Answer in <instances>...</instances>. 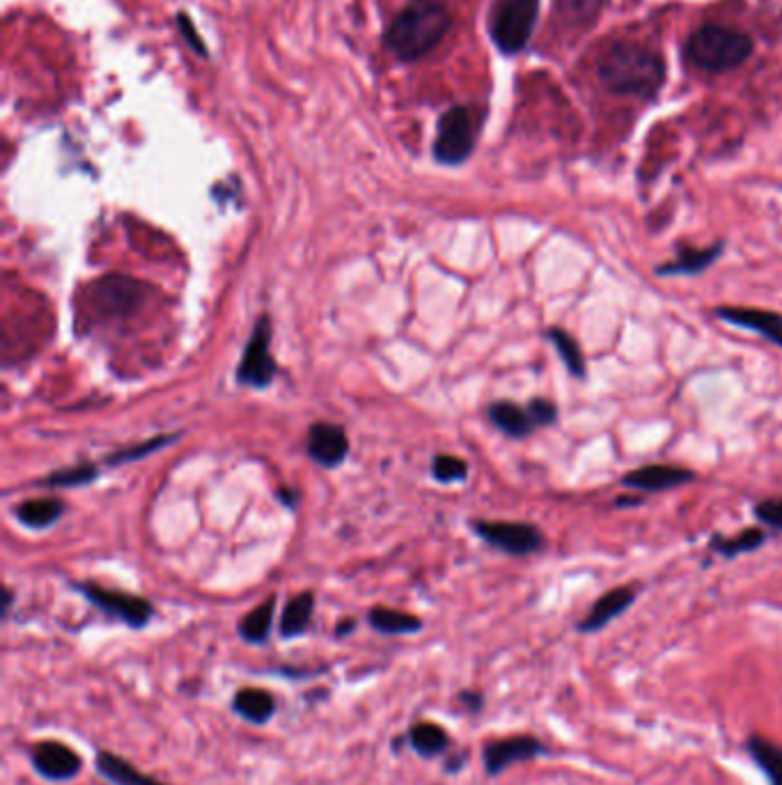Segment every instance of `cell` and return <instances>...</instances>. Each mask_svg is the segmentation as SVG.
Returning <instances> with one entry per match:
<instances>
[{
  "label": "cell",
  "mask_w": 782,
  "mask_h": 785,
  "mask_svg": "<svg viewBox=\"0 0 782 785\" xmlns=\"http://www.w3.org/2000/svg\"><path fill=\"white\" fill-rule=\"evenodd\" d=\"M33 770L48 783H67L83 770V755L65 742L46 740L31 749Z\"/></svg>",
  "instance_id": "10"
},
{
  "label": "cell",
  "mask_w": 782,
  "mask_h": 785,
  "mask_svg": "<svg viewBox=\"0 0 782 785\" xmlns=\"http://www.w3.org/2000/svg\"><path fill=\"white\" fill-rule=\"evenodd\" d=\"M544 753L546 747L535 736H510L487 742L482 749V763L487 776H501L512 765L535 761V758Z\"/></svg>",
  "instance_id": "9"
},
{
  "label": "cell",
  "mask_w": 782,
  "mask_h": 785,
  "mask_svg": "<svg viewBox=\"0 0 782 785\" xmlns=\"http://www.w3.org/2000/svg\"><path fill=\"white\" fill-rule=\"evenodd\" d=\"M276 597H269L265 605L255 607L239 622V637L246 643H265L273 630V613H276Z\"/></svg>",
  "instance_id": "27"
},
{
  "label": "cell",
  "mask_w": 782,
  "mask_h": 785,
  "mask_svg": "<svg viewBox=\"0 0 782 785\" xmlns=\"http://www.w3.org/2000/svg\"><path fill=\"white\" fill-rule=\"evenodd\" d=\"M755 519H758L762 527L782 531V499L760 501L758 506H755Z\"/></svg>",
  "instance_id": "32"
},
{
  "label": "cell",
  "mask_w": 782,
  "mask_h": 785,
  "mask_svg": "<svg viewBox=\"0 0 782 785\" xmlns=\"http://www.w3.org/2000/svg\"><path fill=\"white\" fill-rule=\"evenodd\" d=\"M489 421L510 439H526L535 430H539L530 409H528V405L521 407V405L510 402V400L493 402L489 407Z\"/></svg>",
  "instance_id": "19"
},
{
  "label": "cell",
  "mask_w": 782,
  "mask_h": 785,
  "mask_svg": "<svg viewBox=\"0 0 782 785\" xmlns=\"http://www.w3.org/2000/svg\"><path fill=\"white\" fill-rule=\"evenodd\" d=\"M145 297V287L126 276H111L103 278L92 287V301L94 308L101 310L103 316H126L134 308L141 306Z\"/></svg>",
  "instance_id": "11"
},
{
  "label": "cell",
  "mask_w": 782,
  "mask_h": 785,
  "mask_svg": "<svg viewBox=\"0 0 782 785\" xmlns=\"http://www.w3.org/2000/svg\"><path fill=\"white\" fill-rule=\"evenodd\" d=\"M714 316L739 329L762 335L767 343L782 347V316L764 308H750V306H718Z\"/></svg>",
  "instance_id": "12"
},
{
  "label": "cell",
  "mask_w": 782,
  "mask_h": 785,
  "mask_svg": "<svg viewBox=\"0 0 782 785\" xmlns=\"http://www.w3.org/2000/svg\"><path fill=\"white\" fill-rule=\"evenodd\" d=\"M769 540V533L764 529H744L737 535H714L710 542V549L714 554H720L723 559H737L741 554H752L758 552L760 546H764Z\"/></svg>",
  "instance_id": "24"
},
{
  "label": "cell",
  "mask_w": 782,
  "mask_h": 785,
  "mask_svg": "<svg viewBox=\"0 0 782 785\" xmlns=\"http://www.w3.org/2000/svg\"><path fill=\"white\" fill-rule=\"evenodd\" d=\"M271 322L259 318L253 327L250 340L244 350L242 365L237 368V382L250 388H267L276 377V363L271 358Z\"/></svg>",
  "instance_id": "8"
},
{
  "label": "cell",
  "mask_w": 782,
  "mask_h": 785,
  "mask_svg": "<svg viewBox=\"0 0 782 785\" xmlns=\"http://www.w3.org/2000/svg\"><path fill=\"white\" fill-rule=\"evenodd\" d=\"M432 476L438 483H461L468 476V464L455 455H436L432 462Z\"/></svg>",
  "instance_id": "28"
},
{
  "label": "cell",
  "mask_w": 782,
  "mask_h": 785,
  "mask_svg": "<svg viewBox=\"0 0 782 785\" xmlns=\"http://www.w3.org/2000/svg\"><path fill=\"white\" fill-rule=\"evenodd\" d=\"M94 770L101 778H107L111 785H168L149 774H143L134 763L124 761L122 755L99 749L94 755Z\"/></svg>",
  "instance_id": "17"
},
{
  "label": "cell",
  "mask_w": 782,
  "mask_h": 785,
  "mask_svg": "<svg viewBox=\"0 0 782 785\" xmlns=\"http://www.w3.org/2000/svg\"><path fill=\"white\" fill-rule=\"evenodd\" d=\"M466 758H468V753H463L461 758H459V753L453 755V758H448V761H446V772H448V774L461 772V767H463V763H466Z\"/></svg>",
  "instance_id": "35"
},
{
  "label": "cell",
  "mask_w": 782,
  "mask_h": 785,
  "mask_svg": "<svg viewBox=\"0 0 782 785\" xmlns=\"http://www.w3.org/2000/svg\"><path fill=\"white\" fill-rule=\"evenodd\" d=\"M406 742L409 747L423 755V758H438L448 755L453 747V738L448 736V730L434 723V721H418L406 730Z\"/></svg>",
  "instance_id": "20"
},
{
  "label": "cell",
  "mask_w": 782,
  "mask_h": 785,
  "mask_svg": "<svg viewBox=\"0 0 782 785\" xmlns=\"http://www.w3.org/2000/svg\"><path fill=\"white\" fill-rule=\"evenodd\" d=\"M65 515V504L60 499H31L19 506L16 517L23 527L48 529Z\"/></svg>",
  "instance_id": "26"
},
{
  "label": "cell",
  "mask_w": 782,
  "mask_h": 785,
  "mask_svg": "<svg viewBox=\"0 0 782 785\" xmlns=\"http://www.w3.org/2000/svg\"><path fill=\"white\" fill-rule=\"evenodd\" d=\"M693 480H695V474L691 468L677 466V464H645L640 468L629 471V474L622 478V485L627 489H634V491L657 494V491L684 487Z\"/></svg>",
  "instance_id": "13"
},
{
  "label": "cell",
  "mask_w": 782,
  "mask_h": 785,
  "mask_svg": "<svg viewBox=\"0 0 782 785\" xmlns=\"http://www.w3.org/2000/svg\"><path fill=\"white\" fill-rule=\"evenodd\" d=\"M354 630H356V620H354V618H349V620H343L340 624H337V630H335V637H337V639H343V637L351 634Z\"/></svg>",
  "instance_id": "36"
},
{
  "label": "cell",
  "mask_w": 782,
  "mask_h": 785,
  "mask_svg": "<svg viewBox=\"0 0 782 785\" xmlns=\"http://www.w3.org/2000/svg\"><path fill=\"white\" fill-rule=\"evenodd\" d=\"M476 533L499 552L510 556H533L544 549V533L526 521H473Z\"/></svg>",
  "instance_id": "7"
},
{
  "label": "cell",
  "mask_w": 782,
  "mask_h": 785,
  "mask_svg": "<svg viewBox=\"0 0 782 785\" xmlns=\"http://www.w3.org/2000/svg\"><path fill=\"white\" fill-rule=\"evenodd\" d=\"M370 627L379 634L388 637H402V634H418L423 630V620L415 618L411 613L388 609V607H375L368 616Z\"/></svg>",
  "instance_id": "25"
},
{
  "label": "cell",
  "mask_w": 782,
  "mask_h": 785,
  "mask_svg": "<svg viewBox=\"0 0 782 785\" xmlns=\"http://www.w3.org/2000/svg\"><path fill=\"white\" fill-rule=\"evenodd\" d=\"M480 134V115L473 107H453L438 120L434 156L446 166H459L473 154Z\"/></svg>",
  "instance_id": "5"
},
{
  "label": "cell",
  "mask_w": 782,
  "mask_h": 785,
  "mask_svg": "<svg viewBox=\"0 0 782 785\" xmlns=\"http://www.w3.org/2000/svg\"><path fill=\"white\" fill-rule=\"evenodd\" d=\"M528 409L535 418V423L537 428H551L558 423V407L551 402V400H546V398H535L528 402Z\"/></svg>",
  "instance_id": "33"
},
{
  "label": "cell",
  "mask_w": 782,
  "mask_h": 785,
  "mask_svg": "<svg viewBox=\"0 0 782 785\" xmlns=\"http://www.w3.org/2000/svg\"><path fill=\"white\" fill-rule=\"evenodd\" d=\"M539 19V0H493L489 10V35L503 56L524 51Z\"/></svg>",
  "instance_id": "4"
},
{
  "label": "cell",
  "mask_w": 782,
  "mask_h": 785,
  "mask_svg": "<svg viewBox=\"0 0 782 785\" xmlns=\"http://www.w3.org/2000/svg\"><path fill=\"white\" fill-rule=\"evenodd\" d=\"M94 478H97V468L88 464V466H74V468L58 471V474L46 478V485L48 487H81Z\"/></svg>",
  "instance_id": "30"
},
{
  "label": "cell",
  "mask_w": 782,
  "mask_h": 785,
  "mask_svg": "<svg viewBox=\"0 0 782 785\" xmlns=\"http://www.w3.org/2000/svg\"><path fill=\"white\" fill-rule=\"evenodd\" d=\"M746 751L752 763L762 770L769 785H782V747L762 738L752 736L746 742Z\"/></svg>",
  "instance_id": "23"
},
{
  "label": "cell",
  "mask_w": 782,
  "mask_h": 785,
  "mask_svg": "<svg viewBox=\"0 0 782 785\" xmlns=\"http://www.w3.org/2000/svg\"><path fill=\"white\" fill-rule=\"evenodd\" d=\"M175 439H177V436H156V439H152V441L141 443V446H136V449H126V451L115 453L113 457H109V464H120V462L145 457V455H149V453H154V451H159L161 446H168V443L175 441Z\"/></svg>",
  "instance_id": "31"
},
{
  "label": "cell",
  "mask_w": 782,
  "mask_h": 785,
  "mask_svg": "<svg viewBox=\"0 0 782 785\" xmlns=\"http://www.w3.org/2000/svg\"><path fill=\"white\" fill-rule=\"evenodd\" d=\"M752 51L755 42L746 31L723 23L700 25L684 44V56L691 67L707 74H725L739 69L750 60Z\"/></svg>",
  "instance_id": "3"
},
{
  "label": "cell",
  "mask_w": 782,
  "mask_h": 785,
  "mask_svg": "<svg viewBox=\"0 0 782 785\" xmlns=\"http://www.w3.org/2000/svg\"><path fill=\"white\" fill-rule=\"evenodd\" d=\"M596 78L617 97L651 101L666 86L668 71L657 48L634 40H615L596 58Z\"/></svg>",
  "instance_id": "1"
},
{
  "label": "cell",
  "mask_w": 782,
  "mask_h": 785,
  "mask_svg": "<svg viewBox=\"0 0 782 785\" xmlns=\"http://www.w3.org/2000/svg\"><path fill=\"white\" fill-rule=\"evenodd\" d=\"M457 700L463 705V710L471 712V715H478L482 710V705H484V696L480 692H468V689L459 692Z\"/></svg>",
  "instance_id": "34"
},
{
  "label": "cell",
  "mask_w": 782,
  "mask_h": 785,
  "mask_svg": "<svg viewBox=\"0 0 782 785\" xmlns=\"http://www.w3.org/2000/svg\"><path fill=\"white\" fill-rule=\"evenodd\" d=\"M81 593L92 607L107 613L111 620H120L122 624L132 627V630H143L154 618V607L149 599H143L132 593H120L101 588L97 584H76L74 586Z\"/></svg>",
  "instance_id": "6"
},
{
  "label": "cell",
  "mask_w": 782,
  "mask_h": 785,
  "mask_svg": "<svg viewBox=\"0 0 782 785\" xmlns=\"http://www.w3.org/2000/svg\"><path fill=\"white\" fill-rule=\"evenodd\" d=\"M308 455L322 466L343 464L349 455L347 432L333 423H315L308 432Z\"/></svg>",
  "instance_id": "15"
},
{
  "label": "cell",
  "mask_w": 782,
  "mask_h": 785,
  "mask_svg": "<svg viewBox=\"0 0 782 785\" xmlns=\"http://www.w3.org/2000/svg\"><path fill=\"white\" fill-rule=\"evenodd\" d=\"M453 25L446 0H411L386 31V46L400 60H421L434 51Z\"/></svg>",
  "instance_id": "2"
},
{
  "label": "cell",
  "mask_w": 782,
  "mask_h": 785,
  "mask_svg": "<svg viewBox=\"0 0 782 785\" xmlns=\"http://www.w3.org/2000/svg\"><path fill=\"white\" fill-rule=\"evenodd\" d=\"M278 710L276 696L267 689L244 687L232 696V712L253 726H267Z\"/></svg>",
  "instance_id": "18"
},
{
  "label": "cell",
  "mask_w": 782,
  "mask_h": 785,
  "mask_svg": "<svg viewBox=\"0 0 782 785\" xmlns=\"http://www.w3.org/2000/svg\"><path fill=\"white\" fill-rule=\"evenodd\" d=\"M725 244L716 242L714 246L707 248H695V246H686L680 244L677 246V255L668 262H661V265L655 269L657 276H700L702 272H707L714 262L723 255Z\"/></svg>",
  "instance_id": "16"
},
{
  "label": "cell",
  "mask_w": 782,
  "mask_h": 785,
  "mask_svg": "<svg viewBox=\"0 0 782 785\" xmlns=\"http://www.w3.org/2000/svg\"><path fill=\"white\" fill-rule=\"evenodd\" d=\"M643 501H645V496H638V499H617V501H615V506H617V508H627V506H643Z\"/></svg>",
  "instance_id": "37"
},
{
  "label": "cell",
  "mask_w": 782,
  "mask_h": 785,
  "mask_svg": "<svg viewBox=\"0 0 782 785\" xmlns=\"http://www.w3.org/2000/svg\"><path fill=\"white\" fill-rule=\"evenodd\" d=\"M546 338H549V343L556 347L560 361L565 363L567 373L573 379L583 382L588 377V361H585V354H583L581 345L577 343V338H573L571 333H567L560 327H551L549 331H546Z\"/></svg>",
  "instance_id": "22"
},
{
  "label": "cell",
  "mask_w": 782,
  "mask_h": 785,
  "mask_svg": "<svg viewBox=\"0 0 782 785\" xmlns=\"http://www.w3.org/2000/svg\"><path fill=\"white\" fill-rule=\"evenodd\" d=\"M638 590L640 588L636 584H629V586H617V588L604 593L590 607L585 618L577 624V630L583 634H594L599 630H604L606 624H611L615 618H619L634 605V601L638 599Z\"/></svg>",
  "instance_id": "14"
},
{
  "label": "cell",
  "mask_w": 782,
  "mask_h": 785,
  "mask_svg": "<svg viewBox=\"0 0 782 785\" xmlns=\"http://www.w3.org/2000/svg\"><path fill=\"white\" fill-rule=\"evenodd\" d=\"M312 613H315V593H301L287 601V607L280 616V637L282 639H297L303 637L310 627Z\"/></svg>",
  "instance_id": "21"
},
{
  "label": "cell",
  "mask_w": 782,
  "mask_h": 785,
  "mask_svg": "<svg viewBox=\"0 0 782 785\" xmlns=\"http://www.w3.org/2000/svg\"><path fill=\"white\" fill-rule=\"evenodd\" d=\"M562 3L567 5V16L573 25H592L606 8V0H562Z\"/></svg>",
  "instance_id": "29"
}]
</instances>
